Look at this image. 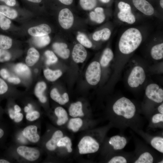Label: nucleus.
<instances>
[{"mask_svg": "<svg viewBox=\"0 0 163 163\" xmlns=\"http://www.w3.org/2000/svg\"><path fill=\"white\" fill-rule=\"evenodd\" d=\"M24 111L26 113H28L31 111L28 106H25L24 108Z\"/></svg>", "mask_w": 163, "mask_h": 163, "instance_id": "obj_53", "label": "nucleus"}, {"mask_svg": "<svg viewBox=\"0 0 163 163\" xmlns=\"http://www.w3.org/2000/svg\"><path fill=\"white\" fill-rule=\"evenodd\" d=\"M152 146L159 152L163 153V138L157 136L153 138L151 141Z\"/></svg>", "mask_w": 163, "mask_h": 163, "instance_id": "obj_33", "label": "nucleus"}, {"mask_svg": "<svg viewBox=\"0 0 163 163\" xmlns=\"http://www.w3.org/2000/svg\"><path fill=\"white\" fill-rule=\"evenodd\" d=\"M146 78L145 72L141 66H135L132 70L127 79L129 85L136 88L142 85Z\"/></svg>", "mask_w": 163, "mask_h": 163, "instance_id": "obj_5", "label": "nucleus"}, {"mask_svg": "<svg viewBox=\"0 0 163 163\" xmlns=\"http://www.w3.org/2000/svg\"><path fill=\"white\" fill-rule=\"evenodd\" d=\"M28 1L34 2L38 3L41 2L42 0H27Z\"/></svg>", "mask_w": 163, "mask_h": 163, "instance_id": "obj_54", "label": "nucleus"}, {"mask_svg": "<svg viewBox=\"0 0 163 163\" xmlns=\"http://www.w3.org/2000/svg\"><path fill=\"white\" fill-rule=\"evenodd\" d=\"M111 35V31L108 28H104L95 32L93 35V39L96 41L102 40H107L110 38Z\"/></svg>", "mask_w": 163, "mask_h": 163, "instance_id": "obj_24", "label": "nucleus"}, {"mask_svg": "<svg viewBox=\"0 0 163 163\" xmlns=\"http://www.w3.org/2000/svg\"><path fill=\"white\" fill-rule=\"evenodd\" d=\"M14 111L15 113L19 112L21 110L20 107L17 105H15L14 106Z\"/></svg>", "mask_w": 163, "mask_h": 163, "instance_id": "obj_51", "label": "nucleus"}, {"mask_svg": "<svg viewBox=\"0 0 163 163\" xmlns=\"http://www.w3.org/2000/svg\"><path fill=\"white\" fill-rule=\"evenodd\" d=\"M152 122L156 123L163 122V114L160 113H157L153 115L152 118Z\"/></svg>", "mask_w": 163, "mask_h": 163, "instance_id": "obj_43", "label": "nucleus"}, {"mask_svg": "<svg viewBox=\"0 0 163 163\" xmlns=\"http://www.w3.org/2000/svg\"><path fill=\"white\" fill-rule=\"evenodd\" d=\"M79 152L81 154L95 153L99 148L98 143L93 138L89 136L83 137L78 144Z\"/></svg>", "mask_w": 163, "mask_h": 163, "instance_id": "obj_3", "label": "nucleus"}, {"mask_svg": "<svg viewBox=\"0 0 163 163\" xmlns=\"http://www.w3.org/2000/svg\"><path fill=\"white\" fill-rule=\"evenodd\" d=\"M11 21L6 16L0 13V27L3 30L8 29L10 27Z\"/></svg>", "mask_w": 163, "mask_h": 163, "instance_id": "obj_38", "label": "nucleus"}, {"mask_svg": "<svg viewBox=\"0 0 163 163\" xmlns=\"http://www.w3.org/2000/svg\"><path fill=\"white\" fill-rule=\"evenodd\" d=\"M100 63L94 61L88 66L85 73V77L88 82L90 85H95L100 81L101 69Z\"/></svg>", "mask_w": 163, "mask_h": 163, "instance_id": "obj_6", "label": "nucleus"}, {"mask_svg": "<svg viewBox=\"0 0 163 163\" xmlns=\"http://www.w3.org/2000/svg\"><path fill=\"white\" fill-rule=\"evenodd\" d=\"M151 55L152 58L155 60H160L163 58V43L155 44L152 48Z\"/></svg>", "mask_w": 163, "mask_h": 163, "instance_id": "obj_26", "label": "nucleus"}, {"mask_svg": "<svg viewBox=\"0 0 163 163\" xmlns=\"http://www.w3.org/2000/svg\"><path fill=\"white\" fill-rule=\"evenodd\" d=\"M0 13L11 19H14L18 16L16 10L5 5H0Z\"/></svg>", "mask_w": 163, "mask_h": 163, "instance_id": "obj_29", "label": "nucleus"}, {"mask_svg": "<svg viewBox=\"0 0 163 163\" xmlns=\"http://www.w3.org/2000/svg\"><path fill=\"white\" fill-rule=\"evenodd\" d=\"M118 7L119 11L117 13V17L119 20L129 24H132L135 23L136 18L132 12L129 4L120 1L118 4Z\"/></svg>", "mask_w": 163, "mask_h": 163, "instance_id": "obj_4", "label": "nucleus"}, {"mask_svg": "<svg viewBox=\"0 0 163 163\" xmlns=\"http://www.w3.org/2000/svg\"><path fill=\"white\" fill-rule=\"evenodd\" d=\"M63 136V133L60 130L56 131L53 134L51 138L46 143V149L50 151L55 150L57 147V143Z\"/></svg>", "mask_w": 163, "mask_h": 163, "instance_id": "obj_15", "label": "nucleus"}, {"mask_svg": "<svg viewBox=\"0 0 163 163\" xmlns=\"http://www.w3.org/2000/svg\"><path fill=\"white\" fill-rule=\"evenodd\" d=\"M50 96L53 100L61 105L65 104L69 101V100L68 94L67 93H65L61 95L56 88L52 90Z\"/></svg>", "mask_w": 163, "mask_h": 163, "instance_id": "obj_17", "label": "nucleus"}, {"mask_svg": "<svg viewBox=\"0 0 163 163\" xmlns=\"http://www.w3.org/2000/svg\"><path fill=\"white\" fill-rule=\"evenodd\" d=\"M12 39L9 37L0 35V48L7 50L10 48L12 45Z\"/></svg>", "mask_w": 163, "mask_h": 163, "instance_id": "obj_32", "label": "nucleus"}, {"mask_svg": "<svg viewBox=\"0 0 163 163\" xmlns=\"http://www.w3.org/2000/svg\"><path fill=\"white\" fill-rule=\"evenodd\" d=\"M23 118V115L22 113L20 112L17 113L15 112L14 119L16 122L18 123L20 122L22 120Z\"/></svg>", "mask_w": 163, "mask_h": 163, "instance_id": "obj_45", "label": "nucleus"}, {"mask_svg": "<svg viewBox=\"0 0 163 163\" xmlns=\"http://www.w3.org/2000/svg\"><path fill=\"white\" fill-rule=\"evenodd\" d=\"M53 48L55 53L63 59L68 58L70 55V50L65 43H55L53 45Z\"/></svg>", "mask_w": 163, "mask_h": 163, "instance_id": "obj_14", "label": "nucleus"}, {"mask_svg": "<svg viewBox=\"0 0 163 163\" xmlns=\"http://www.w3.org/2000/svg\"><path fill=\"white\" fill-rule=\"evenodd\" d=\"M87 56V51L83 46L79 43L75 45L72 52V57L75 62L82 63L85 61Z\"/></svg>", "mask_w": 163, "mask_h": 163, "instance_id": "obj_12", "label": "nucleus"}, {"mask_svg": "<svg viewBox=\"0 0 163 163\" xmlns=\"http://www.w3.org/2000/svg\"><path fill=\"white\" fill-rule=\"evenodd\" d=\"M44 54L47 58L46 64L47 65L53 64L57 62L58 58L53 51L47 50L45 52Z\"/></svg>", "mask_w": 163, "mask_h": 163, "instance_id": "obj_37", "label": "nucleus"}, {"mask_svg": "<svg viewBox=\"0 0 163 163\" xmlns=\"http://www.w3.org/2000/svg\"><path fill=\"white\" fill-rule=\"evenodd\" d=\"M2 111H1V110H0V119H1V117H2Z\"/></svg>", "mask_w": 163, "mask_h": 163, "instance_id": "obj_58", "label": "nucleus"}, {"mask_svg": "<svg viewBox=\"0 0 163 163\" xmlns=\"http://www.w3.org/2000/svg\"><path fill=\"white\" fill-rule=\"evenodd\" d=\"M7 80L9 82L16 84L19 83L21 82V80L19 78L15 77H10Z\"/></svg>", "mask_w": 163, "mask_h": 163, "instance_id": "obj_47", "label": "nucleus"}, {"mask_svg": "<svg viewBox=\"0 0 163 163\" xmlns=\"http://www.w3.org/2000/svg\"><path fill=\"white\" fill-rule=\"evenodd\" d=\"M62 3L69 5H71L72 3L73 0H59Z\"/></svg>", "mask_w": 163, "mask_h": 163, "instance_id": "obj_50", "label": "nucleus"}, {"mask_svg": "<svg viewBox=\"0 0 163 163\" xmlns=\"http://www.w3.org/2000/svg\"><path fill=\"white\" fill-rule=\"evenodd\" d=\"M55 115L57 117V124L61 126L65 124L68 120V117L66 110L63 107H58L54 110Z\"/></svg>", "mask_w": 163, "mask_h": 163, "instance_id": "obj_23", "label": "nucleus"}, {"mask_svg": "<svg viewBox=\"0 0 163 163\" xmlns=\"http://www.w3.org/2000/svg\"><path fill=\"white\" fill-rule=\"evenodd\" d=\"M8 113L10 118L12 119H14L15 112L12 109L10 108L8 110Z\"/></svg>", "mask_w": 163, "mask_h": 163, "instance_id": "obj_49", "label": "nucleus"}, {"mask_svg": "<svg viewBox=\"0 0 163 163\" xmlns=\"http://www.w3.org/2000/svg\"><path fill=\"white\" fill-rule=\"evenodd\" d=\"M96 0H80V4L82 8L85 10H90L96 5Z\"/></svg>", "mask_w": 163, "mask_h": 163, "instance_id": "obj_35", "label": "nucleus"}, {"mask_svg": "<svg viewBox=\"0 0 163 163\" xmlns=\"http://www.w3.org/2000/svg\"><path fill=\"white\" fill-rule=\"evenodd\" d=\"M8 87L6 82L0 78V95L5 93L8 90Z\"/></svg>", "mask_w": 163, "mask_h": 163, "instance_id": "obj_42", "label": "nucleus"}, {"mask_svg": "<svg viewBox=\"0 0 163 163\" xmlns=\"http://www.w3.org/2000/svg\"><path fill=\"white\" fill-rule=\"evenodd\" d=\"M14 70L18 75L25 78H28L31 75V71L28 66L22 63L17 64L14 67Z\"/></svg>", "mask_w": 163, "mask_h": 163, "instance_id": "obj_21", "label": "nucleus"}, {"mask_svg": "<svg viewBox=\"0 0 163 163\" xmlns=\"http://www.w3.org/2000/svg\"><path fill=\"white\" fill-rule=\"evenodd\" d=\"M40 116L39 112L36 110H31L27 113L26 117L28 121H33L38 119Z\"/></svg>", "mask_w": 163, "mask_h": 163, "instance_id": "obj_40", "label": "nucleus"}, {"mask_svg": "<svg viewBox=\"0 0 163 163\" xmlns=\"http://www.w3.org/2000/svg\"><path fill=\"white\" fill-rule=\"evenodd\" d=\"M158 110L160 113L163 114V104L160 105L158 108Z\"/></svg>", "mask_w": 163, "mask_h": 163, "instance_id": "obj_52", "label": "nucleus"}, {"mask_svg": "<svg viewBox=\"0 0 163 163\" xmlns=\"http://www.w3.org/2000/svg\"><path fill=\"white\" fill-rule=\"evenodd\" d=\"M28 106L29 107L30 109L32 110V107L31 104H28Z\"/></svg>", "mask_w": 163, "mask_h": 163, "instance_id": "obj_57", "label": "nucleus"}, {"mask_svg": "<svg viewBox=\"0 0 163 163\" xmlns=\"http://www.w3.org/2000/svg\"><path fill=\"white\" fill-rule=\"evenodd\" d=\"M40 54L36 49L33 47L30 48L25 59L27 65L29 66H33L38 60Z\"/></svg>", "mask_w": 163, "mask_h": 163, "instance_id": "obj_18", "label": "nucleus"}, {"mask_svg": "<svg viewBox=\"0 0 163 163\" xmlns=\"http://www.w3.org/2000/svg\"><path fill=\"white\" fill-rule=\"evenodd\" d=\"M11 57L10 53L6 50L0 48V62L9 60Z\"/></svg>", "mask_w": 163, "mask_h": 163, "instance_id": "obj_39", "label": "nucleus"}, {"mask_svg": "<svg viewBox=\"0 0 163 163\" xmlns=\"http://www.w3.org/2000/svg\"><path fill=\"white\" fill-rule=\"evenodd\" d=\"M135 7L144 14L152 15L155 11L153 6L146 0H132Z\"/></svg>", "mask_w": 163, "mask_h": 163, "instance_id": "obj_10", "label": "nucleus"}, {"mask_svg": "<svg viewBox=\"0 0 163 163\" xmlns=\"http://www.w3.org/2000/svg\"><path fill=\"white\" fill-rule=\"evenodd\" d=\"M17 152L20 156L30 161L37 160L40 155V152L37 149L26 146H18L17 148Z\"/></svg>", "mask_w": 163, "mask_h": 163, "instance_id": "obj_8", "label": "nucleus"}, {"mask_svg": "<svg viewBox=\"0 0 163 163\" xmlns=\"http://www.w3.org/2000/svg\"><path fill=\"white\" fill-rule=\"evenodd\" d=\"M147 97L155 102L160 103L163 101V90L155 83L148 85L145 90Z\"/></svg>", "mask_w": 163, "mask_h": 163, "instance_id": "obj_7", "label": "nucleus"}, {"mask_svg": "<svg viewBox=\"0 0 163 163\" xmlns=\"http://www.w3.org/2000/svg\"><path fill=\"white\" fill-rule=\"evenodd\" d=\"M46 88V84L43 82H38L35 88L34 93L35 95L38 98L40 101L43 103H45L47 101L46 97L43 94Z\"/></svg>", "mask_w": 163, "mask_h": 163, "instance_id": "obj_22", "label": "nucleus"}, {"mask_svg": "<svg viewBox=\"0 0 163 163\" xmlns=\"http://www.w3.org/2000/svg\"><path fill=\"white\" fill-rule=\"evenodd\" d=\"M82 103L79 101L72 103L69 107V115L73 117H82L84 114L82 110Z\"/></svg>", "mask_w": 163, "mask_h": 163, "instance_id": "obj_19", "label": "nucleus"}, {"mask_svg": "<svg viewBox=\"0 0 163 163\" xmlns=\"http://www.w3.org/2000/svg\"><path fill=\"white\" fill-rule=\"evenodd\" d=\"M74 17L71 11L68 8L61 10L59 12L58 21L61 26L64 29H67L72 25Z\"/></svg>", "mask_w": 163, "mask_h": 163, "instance_id": "obj_9", "label": "nucleus"}, {"mask_svg": "<svg viewBox=\"0 0 163 163\" xmlns=\"http://www.w3.org/2000/svg\"><path fill=\"white\" fill-rule=\"evenodd\" d=\"M101 1L104 3H107L109 2L110 0H100Z\"/></svg>", "mask_w": 163, "mask_h": 163, "instance_id": "obj_56", "label": "nucleus"}, {"mask_svg": "<svg viewBox=\"0 0 163 163\" xmlns=\"http://www.w3.org/2000/svg\"><path fill=\"white\" fill-rule=\"evenodd\" d=\"M43 74L45 78L47 80L53 82L59 78L62 75V72L60 70H52L47 69L44 70Z\"/></svg>", "mask_w": 163, "mask_h": 163, "instance_id": "obj_27", "label": "nucleus"}, {"mask_svg": "<svg viewBox=\"0 0 163 163\" xmlns=\"http://www.w3.org/2000/svg\"><path fill=\"white\" fill-rule=\"evenodd\" d=\"M23 135L30 142L36 143L40 139L37 133V127L35 125H30L26 127L23 131Z\"/></svg>", "mask_w": 163, "mask_h": 163, "instance_id": "obj_11", "label": "nucleus"}, {"mask_svg": "<svg viewBox=\"0 0 163 163\" xmlns=\"http://www.w3.org/2000/svg\"><path fill=\"white\" fill-rule=\"evenodd\" d=\"M153 161V158L152 156L149 152H146L142 154L134 163H152Z\"/></svg>", "mask_w": 163, "mask_h": 163, "instance_id": "obj_34", "label": "nucleus"}, {"mask_svg": "<svg viewBox=\"0 0 163 163\" xmlns=\"http://www.w3.org/2000/svg\"><path fill=\"white\" fill-rule=\"evenodd\" d=\"M0 75L4 79H7L10 77L8 71L5 69L3 68L0 70Z\"/></svg>", "mask_w": 163, "mask_h": 163, "instance_id": "obj_44", "label": "nucleus"}, {"mask_svg": "<svg viewBox=\"0 0 163 163\" xmlns=\"http://www.w3.org/2000/svg\"><path fill=\"white\" fill-rule=\"evenodd\" d=\"M6 133L5 127L2 124H0V141L4 138Z\"/></svg>", "mask_w": 163, "mask_h": 163, "instance_id": "obj_46", "label": "nucleus"}, {"mask_svg": "<svg viewBox=\"0 0 163 163\" xmlns=\"http://www.w3.org/2000/svg\"><path fill=\"white\" fill-rule=\"evenodd\" d=\"M114 57L112 50L109 48L105 49L104 50L100 60V64L103 67H107Z\"/></svg>", "mask_w": 163, "mask_h": 163, "instance_id": "obj_25", "label": "nucleus"}, {"mask_svg": "<svg viewBox=\"0 0 163 163\" xmlns=\"http://www.w3.org/2000/svg\"><path fill=\"white\" fill-rule=\"evenodd\" d=\"M142 40V35L138 29L135 27L128 28L123 32L120 38L119 50L124 54H130L138 48Z\"/></svg>", "mask_w": 163, "mask_h": 163, "instance_id": "obj_1", "label": "nucleus"}, {"mask_svg": "<svg viewBox=\"0 0 163 163\" xmlns=\"http://www.w3.org/2000/svg\"><path fill=\"white\" fill-rule=\"evenodd\" d=\"M72 142L70 139L67 136L62 137L59 140L57 143V146L58 147H65L67 152L69 153L72 151Z\"/></svg>", "mask_w": 163, "mask_h": 163, "instance_id": "obj_31", "label": "nucleus"}, {"mask_svg": "<svg viewBox=\"0 0 163 163\" xmlns=\"http://www.w3.org/2000/svg\"><path fill=\"white\" fill-rule=\"evenodd\" d=\"M160 5L161 8H163V0H160Z\"/></svg>", "mask_w": 163, "mask_h": 163, "instance_id": "obj_55", "label": "nucleus"}, {"mask_svg": "<svg viewBox=\"0 0 163 163\" xmlns=\"http://www.w3.org/2000/svg\"><path fill=\"white\" fill-rule=\"evenodd\" d=\"M108 163H126V159L121 156H116L112 158Z\"/></svg>", "mask_w": 163, "mask_h": 163, "instance_id": "obj_41", "label": "nucleus"}, {"mask_svg": "<svg viewBox=\"0 0 163 163\" xmlns=\"http://www.w3.org/2000/svg\"><path fill=\"white\" fill-rule=\"evenodd\" d=\"M90 19L98 24L103 22L105 19L104 9L101 7L96 8L94 11H92L90 13Z\"/></svg>", "mask_w": 163, "mask_h": 163, "instance_id": "obj_20", "label": "nucleus"}, {"mask_svg": "<svg viewBox=\"0 0 163 163\" xmlns=\"http://www.w3.org/2000/svg\"><path fill=\"white\" fill-rule=\"evenodd\" d=\"M50 41L49 36L46 35L41 36L34 37L33 42L34 44L38 47H43L48 45Z\"/></svg>", "mask_w": 163, "mask_h": 163, "instance_id": "obj_28", "label": "nucleus"}, {"mask_svg": "<svg viewBox=\"0 0 163 163\" xmlns=\"http://www.w3.org/2000/svg\"><path fill=\"white\" fill-rule=\"evenodd\" d=\"M109 143L112 146L115 150H120L125 146L127 141L124 137L116 135L110 138Z\"/></svg>", "mask_w": 163, "mask_h": 163, "instance_id": "obj_16", "label": "nucleus"}, {"mask_svg": "<svg viewBox=\"0 0 163 163\" xmlns=\"http://www.w3.org/2000/svg\"><path fill=\"white\" fill-rule=\"evenodd\" d=\"M0 1L4 2L7 5L13 6L16 4L15 0H0Z\"/></svg>", "mask_w": 163, "mask_h": 163, "instance_id": "obj_48", "label": "nucleus"}, {"mask_svg": "<svg viewBox=\"0 0 163 163\" xmlns=\"http://www.w3.org/2000/svg\"><path fill=\"white\" fill-rule=\"evenodd\" d=\"M159 163H163V160H162V161H161V162H159Z\"/></svg>", "mask_w": 163, "mask_h": 163, "instance_id": "obj_59", "label": "nucleus"}, {"mask_svg": "<svg viewBox=\"0 0 163 163\" xmlns=\"http://www.w3.org/2000/svg\"><path fill=\"white\" fill-rule=\"evenodd\" d=\"M77 40L82 46L88 48L92 46V43L85 35L83 34H80L77 37Z\"/></svg>", "mask_w": 163, "mask_h": 163, "instance_id": "obj_36", "label": "nucleus"}, {"mask_svg": "<svg viewBox=\"0 0 163 163\" xmlns=\"http://www.w3.org/2000/svg\"><path fill=\"white\" fill-rule=\"evenodd\" d=\"M51 31L50 27L46 24H42L30 27L28 30L29 34L33 37L48 35L50 33Z\"/></svg>", "mask_w": 163, "mask_h": 163, "instance_id": "obj_13", "label": "nucleus"}, {"mask_svg": "<svg viewBox=\"0 0 163 163\" xmlns=\"http://www.w3.org/2000/svg\"><path fill=\"white\" fill-rule=\"evenodd\" d=\"M113 110L117 115L126 119H130L134 116L136 108L134 104L129 99L123 97L118 99L113 106Z\"/></svg>", "mask_w": 163, "mask_h": 163, "instance_id": "obj_2", "label": "nucleus"}, {"mask_svg": "<svg viewBox=\"0 0 163 163\" xmlns=\"http://www.w3.org/2000/svg\"><path fill=\"white\" fill-rule=\"evenodd\" d=\"M83 125L82 119L78 117H74L70 119L68 123V128L73 132L78 131Z\"/></svg>", "mask_w": 163, "mask_h": 163, "instance_id": "obj_30", "label": "nucleus"}]
</instances>
